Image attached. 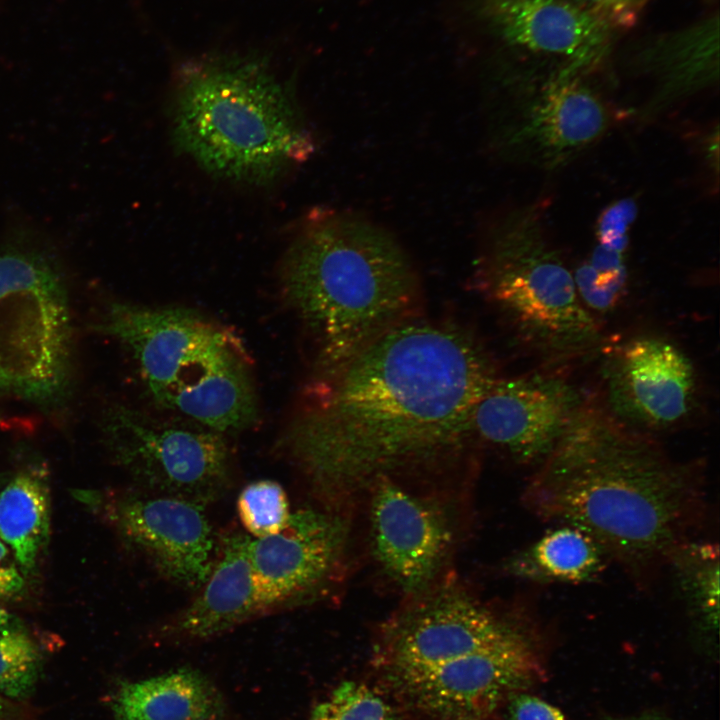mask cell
Listing matches in <instances>:
<instances>
[{"instance_id": "1", "label": "cell", "mask_w": 720, "mask_h": 720, "mask_svg": "<svg viewBox=\"0 0 720 720\" xmlns=\"http://www.w3.org/2000/svg\"><path fill=\"white\" fill-rule=\"evenodd\" d=\"M496 378L463 329L414 318L316 374L281 447L320 498L335 499L476 439L474 410Z\"/></svg>"}, {"instance_id": "2", "label": "cell", "mask_w": 720, "mask_h": 720, "mask_svg": "<svg viewBox=\"0 0 720 720\" xmlns=\"http://www.w3.org/2000/svg\"><path fill=\"white\" fill-rule=\"evenodd\" d=\"M523 503L538 519L588 534L640 586L696 540L708 516L705 464L672 457L587 398L536 466Z\"/></svg>"}, {"instance_id": "3", "label": "cell", "mask_w": 720, "mask_h": 720, "mask_svg": "<svg viewBox=\"0 0 720 720\" xmlns=\"http://www.w3.org/2000/svg\"><path fill=\"white\" fill-rule=\"evenodd\" d=\"M280 286L315 342L317 374L417 318L421 300L400 243L363 217L331 209L304 218L281 261Z\"/></svg>"}, {"instance_id": "4", "label": "cell", "mask_w": 720, "mask_h": 720, "mask_svg": "<svg viewBox=\"0 0 720 720\" xmlns=\"http://www.w3.org/2000/svg\"><path fill=\"white\" fill-rule=\"evenodd\" d=\"M173 135L207 172L263 183L307 160L315 144L293 96L263 56L209 55L176 73Z\"/></svg>"}, {"instance_id": "5", "label": "cell", "mask_w": 720, "mask_h": 720, "mask_svg": "<svg viewBox=\"0 0 720 720\" xmlns=\"http://www.w3.org/2000/svg\"><path fill=\"white\" fill-rule=\"evenodd\" d=\"M96 328L127 348L159 406L222 434L256 422L250 361L230 329L190 309L122 301Z\"/></svg>"}, {"instance_id": "6", "label": "cell", "mask_w": 720, "mask_h": 720, "mask_svg": "<svg viewBox=\"0 0 720 720\" xmlns=\"http://www.w3.org/2000/svg\"><path fill=\"white\" fill-rule=\"evenodd\" d=\"M549 201L538 197L489 225L475 281L515 337L549 366L599 351L602 331L552 239Z\"/></svg>"}, {"instance_id": "7", "label": "cell", "mask_w": 720, "mask_h": 720, "mask_svg": "<svg viewBox=\"0 0 720 720\" xmlns=\"http://www.w3.org/2000/svg\"><path fill=\"white\" fill-rule=\"evenodd\" d=\"M74 336L63 275L37 248L0 249V392L50 407L70 392Z\"/></svg>"}, {"instance_id": "8", "label": "cell", "mask_w": 720, "mask_h": 720, "mask_svg": "<svg viewBox=\"0 0 720 720\" xmlns=\"http://www.w3.org/2000/svg\"><path fill=\"white\" fill-rule=\"evenodd\" d=\"M101 424L113 459L143 491L205 506L231 483L232 454L220 432L122 405L110 408Z\"/></svg>"}, {"instance_id": "9", "label": "cell", "mask_w": 720, "mask_h": 720, "mask_svg": "<svg viewBox=\"0 0 720 720\" xmlns=\"http://www.w3.org/2000/svg\"><path fill=\"white\" fill-rule=\"evenodd\" d=\"M515 88L496 145L507 160L536 171L566 167L626 119L585 74L557 73Z\"/></svg>"}, {"instance_id": "10", "label": "cell", "mask_w": 720, "mask_h": 720, "mask_svg": "<svg viewBox=\"0 0 720 720\" xmlns=\"http://www.w3.org/2000/svg\"><path fill=\"white\" fill-rule=\"evenodd\" d=\"M77 497L169 580L190 589L207 580L218 547L205 506L143 490L78 491Z\"/></svg>"}, {"instance_id": "11", "label": "cell", "mask_w": 720, "mask_h": 720, "mask_svg": "<svg viewBox=\"0 0 720 720\" xmlns=\"http://www.w3.org/2000/svg\"><path fill=\"white\" fill-rule=\"evenodd\" d=\"M521 630L504 615L458 589L428 595L395 616L377 658L398 681L498 644Z\"/></svg>"}, {"instance_id": "12", "label": "cell", "mask_w": 720, "mask_h": 720, "mask_svg": "<svg viewBox=\"0 0 720 720\" xmlns=\"http://www.w3.org/2000/svg\"><path fill=\"white\" fill-rule=\"evenodd\" d=\"M602 406L626 426L650 434L680 426L697 410L696 367L678 345L656 335L611 351L602 374Z\"/></svg>"}, {"instance_id": "13", "label": "cell", "mask_w": 720, "mask_h": 720, "mask_svg": "<svg viewBox=\"0 0 720 720\" xmlns=\"http://www.w3.org/2000/svg\"><path fill=\"white\" fill-rule=\"evenodd\" d=\"M587 398L551 368L497 377L476 405L473 431L513 460L537 466L557 446Z\"/></svg>"}, {"instance_id": "14", "label": "cell", "mask_w": 720, "mask_h": 720, "mask_svg": "<svg viewBox=\"0 0 720 720\" xmlns=\"http://www.w3.org/2000/svg\"><path fill=\"white\" fill-rule=\"evenodd\" d=\"M543 674L525 634L395 681L418 709L454 720L479 717L504 694Z\"/></svg>"}, {"instance_id": "15", "label": "cell", "mask_w": 720, "mask_h": 720, "mask_svg": "<svg viewBox=\"0 0 720 720\" xmlns=\"http://www.w3.org/2000/svg\"><path fill=\"white\" fill-rule=\"evenodd\" d=\"M480 16L508 45L586 74L608 55L613 31L579 0H481Z\"/></svg>"}, {"instance_id": "16", "label": "cell", "mask_w": 720, "mask_h": 720, "mask_svg": "<svg viewBox=\"0 0 720 720\" xmlns=\"http://www.w3.org/2000/svg\"><path fill=\"white\" fill-rule=\"evenodd\" d=\"M347 537L348 527L340 516L302 509L291 513L279 533L251 538L250 563L263 612L297 601L328 580Z\"/></svg>"}, {"instance_id": "17", "label": "cell", "mask_w": 720, "mask_h": 720, "mask_svg": "<svg viewBox=\"0 0 720 720\" xmlns=\"http://www.w3.org/2000/svg\"><path fill=\"white\" fill-rule=\"evenodd\" d=\"M371 497V534L375 558L406 593L428 587L452 543L444 512L413 495L386 475L375 478Z\"/></svg>"}, {"instance_id": "18", "label": "cell", "mask_w": 720, "mask_h": 720, "mask_svg": "<svg viewBox=\"0 0 720 720\" xmlns=\"http://www.w3.org/2000/svg\"><path fill=\"white\" fill-rule=\"evenodd\" d=\"M632 72L647 82L630 119L649 123L717 86L719 17L666 34L642 47L632 58Z\"/></svg>"}, {"instance_id": "19", "label": "cell", "mask_w": 720, "mask_h": 720, "mask_svg": "<svg viewBox=\"0 0 720 720\" xmlns=\"http://www.w3.org/2000/svg\"><path fill=\"white\" fill-rule=\"evenodd\" d=\"M250 540L251 537L240 533L222 537L201 591L156 631L157 640L173 643L207 640L264 613L252 575Z\"/></svg>"}, {"instance_id": "20", "label": "cell", "mask_w": 720, "mask_h": 720, "mask_svg": "<svg viewBox=\"0 0 720 720\" xmlns=\"http://www.w3.org/2000/svg\"><path fill=\"white\" fill-rule=\"evenodd\" d=\"M111 708L116 720H226L228 716L222 692L193 668L121 683Z\"/></svg>"}, {"instance_id": "21", "label": "cell", "mask_w": 720, "mask_h": 720, "mask_svg": "<svg viewBox=\"0 0 720 720\" xmlns=\"http://www.w3.org/2000/svg\"><path fill=\"white\" fill-rule=\"evenodd\" d=\"M50 514L48 477L40 467L21 469L0 491V537L26 573L47 544Z\"/></svg>"}, {"instance_id": "22", "label": "cell", "mask_w": 720, "mask_h": 720, "mask_svg": "<svg viewBox=\"0 0 720 720\" xmlns=\"http://www.w3.org/2000/svg\"><path fill=\"white\" fill-rule=\"evenodd\" d=\"M607 560L588 534L560 524L514 556L507 569L528 580L578 584L598 576Z\"/></svg>"}, {"instance_id": "23", "label": "cell", "mask_w": 720, "mask_h": 720, "mask_svg": "<svg viewBox=\"0 0 720 720\" xmlns=\"http://www.w3.org/2000/svg\"><path fill=\"white\" fill-rule=\"evenodd\" d=\"M669 567L673 568L680 589L693 616L709 629L719 620L718 544L693 540L680 548Z\"/></svg>"}, {"instance_id": "24", "label": "cell", "mask_w": 720, "mask_h": 720, "mask_svg": "<svg viewBox=\"0 0 720 720\" xmlns=\"http://www.w3.org/2000/svg\"><path fill=\"white\" fill-rule=\"evenodd\" d=\"M41 660L40 648L24 624L0 607V695L19 698L29 694Z\"/></svg>"}, {"instance_id": "25", "label": "cell", "mask_w": 720, "mask_h": 720, "mask_svg": "<svg viewBox=\"0 0 720 720\" xmlns=\"http://www.w3.org/2000/svg\"><path fill=\"white\" fill-rule=\"evenodd\" d=\"M236 506L242 525L256 538L279 533L291 515L285 490L268 479L247 484L239 493Z\"/></svg>"}, {"instance_id": "26", "label": "cell", "mask_w": 720, "mask_h": 720, "mask_svg": "<svg viewBox=\"0 0 720 720\" xmlns=\"http://www.w3.org/2000/svg\"><path fill=\"white\" fill-rule=\"evenodd\" d=\"M308 720H394L388 704L361 682L345 681L311 712Z\"/></svg>"}, {"instance_id": "27", "label": "cell", "mask_w": 720, "mask_h": 720, "mask_svg": "<svg viewBox=\"0 0 720 720\" xmlns=\"http://www.w3.org/2000/svg\"><path fill=\"white\" fill-rule=\"evenodd\" d=\"M635 213L636 206L631 200H621L609 206L599 218L597 228L599 244L626 251L628 231Z\"/></svg>"}, {"instance_id": "28", "label": "cell", "mask_w": 720, "mask_h": 720, "mask_svg": "<svg viewBox=\"0 0 720 720\" xmlns=\"http://www.w3.org/2000/svg\"><path fill=\"white\" fill-rule=\"evenodd\" d=\"M613 32L632 27L649 0H579Z\"/></svg>"}, {"instance_id": "29", "label": "cell", "mask_w": 720, "mask_h": 720, "mask_svg": "<svg viewBox=\"0 0 720 720\" xmlns=\"http://www.w3.org/2000/svg\"><path fill=\"white\" fill-rule=\"evenodd\" d=\"M511 720H566L550 703L528 694L514 695L508 705Z\"/></svg>"}, {"instance_id": "30", "label": "cell", "mask_w": 720, "mask_h": 720, "mask_svg": "<svg viewBox=\"0 0 720 720\" xmlns=\"http://www.w3.org/2000/svg\"><path fill=\"white\" fill-rule=\"evenodd\" d=\"M24 587V579L14 563L9 560L8 550L0 541V599L14 597Z\"/></svg>"}, {"instance_id": "31", "label": "cell", "mask_w": 720, "mask_h": 720, "mask_svg": "<svg viewBox=\"0 0 720 720\" xmlns=\"http://www.w3.org/2000/svg\"><path fill=\"white\" fill-rule=\"evenodd\" d=\"M0 720H14L8 706L0 698Z\"/></svg>"}, {"instance_id": "32", "label": "cell", "mask_w": 720, "mask_h": 720, "mask_svg": "<svg viewBox=\"0 0 720 720\" xmlns=\"http://www.w3.org/2000/svg\"><path fill=\"white\" fill-rule=\"evenodd\" d=\"M458 720H479V719H474V718H465V719H458Z\"/></svg>"}]
</instances>
